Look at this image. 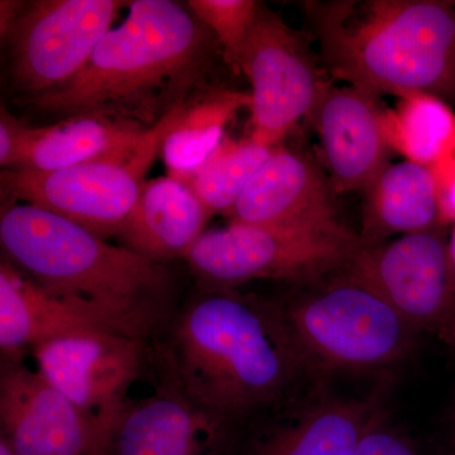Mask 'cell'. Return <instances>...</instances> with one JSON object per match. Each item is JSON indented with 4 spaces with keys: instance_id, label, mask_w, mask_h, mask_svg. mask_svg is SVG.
Segmentation results:
<instances>
[{
    "instance_id": "obj_1",
    "label": "cell",
    "mask_w": 455,
    "mask_h": 455,
    "mask_svg": "<svg viewBox=\"0 0 455 455\" xmlns=\"http://www.w3.org/2000/svg\"><path fill=\"white\" fill-rule=\"evenodd\" d=\"M128 7L82 73L20 104L59 121L95 116L152 130L194 97L217 51L212 33L172 0H134Z\"/></svg>"
},
{
    "instance_id": "obj_2",
    "label": "cell",
    "mask_w": 455,
    "mask_h": 455,
    "mask_svg": "<svg viewBox=\"0 0 455 455\" xmlns=\"http://www.w3.org/2000/svg\"><path fill=\"white\" fill-rule=\"evenodd\" d=\"M299 359L283 315L235 293L203 296L173 329L176 387L227 424L275 400Z\"/></svg>"
},
{
    "instance_id": "obj_3",
    "label": "cell",
    "mask_w": 455,
    "mask_h": 455,
    "mask_svg": "<svg viewBox=\"0 0 455 455\" xmlns=\"http://www.w3.org/2000/svg\"><path fill=\"white\" fill-rule=\"evenodd\" d=\"M0 242L36 283L104 311L142 339L167 310L170 276L163 263L38 206H5Z\"/></svg>"
},
{
    "instance_id": "obj_4",
    "label": "cell",
    "mask_w": 455,
    "mask_h": 455,
    "mask_svg": "<svg viewBox=\"0 0 455 455\" xmlns=\"http://www.w3.org/2000/svg\"><path fill=\"white\" fill-rule=\"evenodd\" d=\"M331 73L379 97L429 94L455 100V13L434 0H376L313 13Z\"/></svg>"
},
{
    "instance_id": "obj_5",
    "label": "cell",
    "mask_w": 455,
    "mask_h": 455,
    "mask_svg": "<svg viewBox=\"0 0 455 455\" xmlns=\"http://www.w3.org/2000/svg\"><path fill=\"white\" fill-rule=\"evenodd\" d=\"M283 319L300 358L326 370L388 366L410 352L416 331L343 269L331 283L293 301Z\"/></svg>"
},
{
    "instance_id": "obj_6",
    "label": "cell",
    "mask_w": 455,
    "mask_h": 455,
    "mask_svg": "<svg viewBox=\"0 0 455 455\" xmlns=\"http://www.w3.org/2000/svg\"><path fill=\"white\" fill-rule=\"evenodd\" d=\"M363 245L340 221L323 226H262L232 221L206 230L187 259L215 286L254 280H315L339 272Z\"/></svg>"
},
{
    "instance_id": "obj_7",
    "label": "cell",
    "mask_w": 455,
    "mask_h": 455,
    "mask_svg": "<svg viewBox=\"0 0 455 455\" xmlns=\"http://www.w3.org/2000/svg\"><path fill=\"white\" fill-rule=\"evenodd\" d=\"M171 114L139 142L97 160L53 171L3 170V196L53 212L95 235H119L160 154Z\"/></svg>"
},
{
    "instance_id": "obj_8",
    "label": "cell",
    "mask_w": 455,
    "mask_h": 455,
    "mask_svg": "<svg viewBox=\"0 0 455 455\" xmlns=\"http://www.w3.org/2000/svg\"><path fill=\"white\" fill-rule=\"evenodd\" d=\"M125 4L118 0L26 3L5 35L16 89L28 98L70 83L82 73Z\"/></svg>"
},
{
    "instance_id": "obj_9",
    "label": "cell",
    "mask_w": 455,
    "mask_h": 455,
    "mask_svg": "<svg viewBox=\"0 0 455 455\" xmlns=\"http://www.w3.org/2000/svg\"><path fill=\"white\" fill-rule=\"evenodd\" d=\"M235 71L252 85L250 137L268 147L281 145L310 116L329 85L300 35L262 4Z\"/></svg>"
},
{
    "instance_id": "obj_10",
    "label": "cell",
    "mask_w": 455,
    "mask_h": 455,
    "mask_svg": "<svg viewBox=\"0 0 455 455\" xmlns=\"http://www.w3.org/2000/svg\"><path fill=\"white\" fill-rule=\"evenodd\" d=\"M343 271L381 295L415 331L443 337L454 322L448 241L440 229L363 243Z\"/></svg>"
},
{
    "instance_id": "obj_11",
    "label": "cell",
    "mask_w": 455,
    "mask_h": 455,
    "mask_svg": "<svg viewBox=\"0 0 455 455\" xmlns=\"http://www.w3.org/2000/svg\"><path fill=\"white\" fill-rule=\"evenodd\" d=\"M143 340L116 331H88L46 341L33 355L38 372L104 430L139 377Z\"/></svg>"
},
{
    "instance_id": "obj_12",
    "label": "cell",
    "mask_w": 455,
    "mask_h": 455,
    "mask_svg": "<svg viewBox=\"0 0 455 455\" xmlns=\"http://www.w3.org/2000/svg\"><path fill=\"white\" fill-rule=\"evenodd\" d=\"M0 424L17 455H92L103 434L95 419L20 361L2 367Z\"/></svg>"
},
{
    "instance_id": "obj_13",
    "label": "cell",
    "mask_w": 455,
    "mask_h": 455,
    "mask_svg": "<svg viewBox=\"0 0 455 455\" xmlns=\"http://www.w3.org/2000/svg\"><path fill=\"white\" fill-rule=\"evenodd\" d=\"M227 427L175 386L125 401L92 455H232Z\"/></svg>"
},
{
    "instance_id": "obj_14",
    "label": "cell",
    "mask_w": 455,
    "mask_h": 455,
    "mask_svg": "<svg viewBox=\"0 0 455 455\" xmlns=\"http://www.w3.org/2000/svg\"><path fill=\"white\" fill-rule=\"evenodd\" d=\"M88 331H116L140 338L104 311L51 291L11 260H2L0 349L7 361H20L25 350L46 341Z\"/></svg>"
},
{
    "instance_id": "obj_15",
    "label": "cell",
    "mask_w": 455,
    "mask_h": 455,
    "mask_svg": "<svg viewBox=\"0 0 455 455\" xmlns=\"http://www.w3.org/2000/svg\"><path fill=\"white\" fill-rule=\"evenodd\" d=\"M309 116L335 193L364 190L387 164L390 149L377 95L357 86L328 85Z\"/></svg>"
},
{
    "instance_id": "obj_16",
    "label": "cell",
    "mask_w": 455,
    "mask_h": 455,
    "mask_svg": "<svg viewBox=\"0 0 455 455\" xmlns=\"http://www.w3.org/2000/svg\"><path fill=\"white\" fill-rule=\"evenodd\" d=\"M329 176L309 156L274 147L236 200L232 221L262 226H323L339 221Z\"/></svg>"
},
{
    "instance_id": "obj_17",
    "label": "cell",
    "mask_w": 455,
    "mask_h": 455,
    "mask_svg": "<svg viewBox=\"0 0 455 455\" xmlns=\"http://www.w3.org/2000/svg\"><path fill=\"white\" fill-rule=\"evenodd\" d=\"M212 215L187 182L170 175L147 180L119 235L130 250L156 262L185 259Z\"/></svg>"
},
{
    "instance_id": "obj_18",
    "label": "cell",
    "mask_w": 455,
    "mask_h": 455,
    "mask_svg": "<svg viewBox=\"0 0 455 455\" xmlns=\"http://www.w3.org/2000/svg\"><path fill=\"white\" fill-rule=\"evenodd\" d=\"M379 401L377 396L324 401L298 420L254 436L232 455H350L382 414Z\"/></svg>"
},
{
    "instance_id": "obj_19",
    "label": "cell",
    "mask_w": 455,
    "mask_h": 455,
    "mask_svg": "<svg viewBox=\"0 0 455 455\" xmlns=\"http://www.w3.org/2000/svg\"><path fill=\"white\" fill-rule=\"evenodd\" d=\"M364 191V244H379L395 235L442 229L434 176L427 167L409 161L387 164Z\"/></svg>"
},
{
    "instance_id": "obj_20",
    "label": "cell",
    "mask_w": 455,
    "mask_h": 455,
    "mask_svg": "<svg viewBox=\"0 0 455 455\" xmlns=\"http://www.w3.org/2000/svg\"><path fill=\"white\" fill-rule=\"evenodd\" d=\"M251 107V94L214 89L196 94L171 114L160 155L169 175L184 179L217 149L239 110Z\"/></svg>"
},
{
    "instance_id": "obj_21",
    "label": "cell",
    "mask_w": 455,
    "mask_h": 455,
    "mask_svg": "<svg viewBox=\"0 0 455 455\" xmlns=\"http://www.w3.org/2000/svg\"><path fill=\"white\" fill-rule=\"evenodd\" d=\"M147 131L95 116L61 119L35 127L31 145L18 169L53 171L88 163L134 145Z\"/></svg>"
},
{
    "instance_id": "obj_22",
    "label": "cell",
    "mask_w": 455,
    "mask_h": 455,
    "mask_svg": "<svg viewBox=\"0 0 455 455\" xmlns=\"http://www.w3.org/2000/svg\"><path fill=\"white\" fill-rule=\"evenodd\" d=\"M383 130L390 149L409 163L433 169L455 155V113L433 95L398 98L394 109L383 110Z\"/></svg>"
},
{
    "instance_id": "obj_23",
    "label": "cell",
    "mask_w": 455,
    "mask_h": 455,
    "mask_svg": "<svg viewBox=\"0 0 455 455\" xmlns=\"http://www.w3.org/2000/svg\"><path fill=\"white\" fill-rule=\"evenodd\" d=\"M274 147L252 137L224 139L205 163L181 181L187 182L212 214L232 212L248 182L271 155Z\"/></svg>"
},
{
    "instance_id": "obj_24",
    "label": "cell",
    "mask_w": 455,
    "mask_h": 455,
    "mask_svg": "<svg viewBox=\"0 0 455 455\" xmlns=\"http://www.w3.org/2000/svg\"><path fill=\"white\" fill-rule=\"evenodd\" d=\"M188 7L212 33L223 50L226 61L235 70L260 3L254 0H188Z\"/></svg>"
},
{
    "instance_id": "obj_25",
    "label": "cell",
    "mask_w": 455,
    "mask_h": 455,
    "mask_svg": "<svg viewBox=\"0 0 455 455\" xmlns=\"http://www.w3.org/2000/svg\"><path fill=\"white\" fill-rule=\"evenodd\" d=\"M350 455H421L409 436L386 421L383 414L373 421L358 440Z\"/></svg>"
},
{
    "instance_id": "obj_26",
    "label": "cell",
    "mask_w": 455,
    "mask_h": 455,
    "mask_svg": "<svg viewBox=\"0 0 455 455\" xmlns=\"http://www.w3.org/2000/svg\"><path fill=\"white\" fill-rule=\"evenodd\" d=\"M35 127L18 121L5 107L0 109V164L3 170L20 167L31 145Z\"/></svg>"
},
{
    "instance_id": "obj_27",
    "label": "cell",
    "mask_w": 455,
    "mask_h": 455,
    "mask_svg": "<svg viewBox=\"0 0 455 455\" xmlns=\"http://www.w3.org/2000/svg\"><path fill=\"white\" fill-rule=\"evenodd\" d=\"M435 184L439 224L444 228L455 224V155L430 169Z\"/></svg>"
},
{
    "instance_id": "obj_28",
    "label": "cell",
    "mask_w": 455,
    "mask_h": 455,
    "mask_svg": "<svg viewBox=\"0 0 455 455\" xmlns=\"http://www.w3.org/2000/svg\"><path fill=\"white\" fill-rule=\"evenodd\" d=\"M0 28H2V35H7L9 28L13 25L14 20L20 16L26 3L23 2H8L3 0L0 3Z\"/></svg>"
},
{
    "instance_id": "obj_29",
    "label": "cell",
    "mask_w": 455,
    "mask_h": 455,
    "mask_svg": "<svg viewBox=\"0 0 455 455\" xmlns=\"http://www.w3.org/2000/svg\"><path fill=\"white\" fill-rule=\"evenodd\" d=\"M448 256L449 265H451V281H453V287L455 292V224L453 230H451V238L448 241Z\"/></svg>"
},
{
    "instance_id": "obj_30",
    "label": "cell",
    "mask_w": 455,
    "mask_h": 455,
    "mask_svg": "<svg viewBox=\"0 0 455 455\" xmlns=\"http://www.w3.org/2000/svg\"><path fill=\"white\" fill-rule=\"evenodd\" d=\"M442 339L447 341L451 346L455 347V319L454 322L451 323V325L449 326L448 331L443 334Z\"/></svg>"
},
{
    "instance_id": "obj_31",
    "label": "cell",
    "mask_w": 455,
    "mask_h": 455,
    "mask_svg": "<svg viewBox=\"0 0 455 455\" xmlns=\"http://www.w3.org/2000/svg\"><path fill=\"white\" fill-rule=\"evenodd\" d=\"M0 455H17L4 438H0Z\"/></svg>"
},
{
    "instance_id": "obj_32",
    "label": "cell",
    "mask_w": 455,
    "mask_h": 455,
    "mask_svg": "<svg viewBox=\"0 0 455 455\" xmlns=\"http://www.w3.org/2000/svg\"><path fill=\"white\" fill-rule=\"evenodd\" d=\"M454 429H455V415H454Z\"/></svg>"
}]
</instances>
